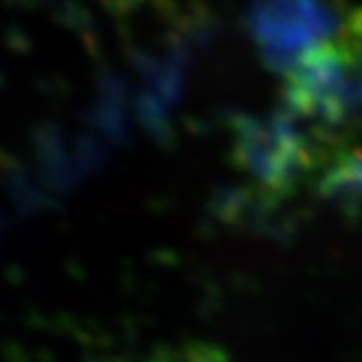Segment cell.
<instances>
[{
    "instance_id": "1",
    "label": "cell",
    "mask_w": 362,
    "mask_h": 362,
    "mask_svg": "<svg viewBox=\"0 0 362 362\" xmlns=\"http://www.w3.org/2000/svg\"><path fill=\"white\" fill-rule=\"evenodd\" d=\"M249 27L264 62L273 70L293 72L329 44L339 18L325 0H253Z\"/></svg>"
},
{
    "instance_id": "2",
    "label": "cell",
    "mask_w": 362,
    "mask_h": 362,
    "mask_svg": "<svg viewBox=\"0 0 362 362\" xmlns=\"http://www.w3.org/2000/svg\"><path fill=\"white\" fill-rule=\"evenodd\" d=\"M240 155L249 168L271 186H284L305 164V142L293 122L277 118L243 129Z\"/></svg>"
}]
</instances>
